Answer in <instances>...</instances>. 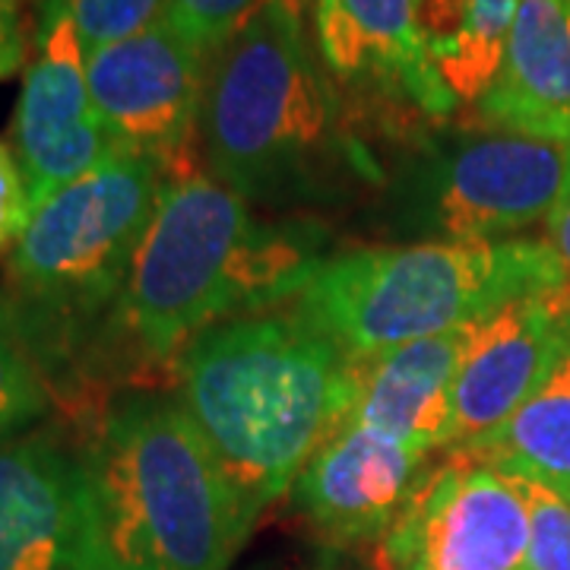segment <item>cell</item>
<instances>
[{
	"instance_id": "14",
	"label": "cell",
	"mask_w": 570,
	"mask_h": 570,
	"mask_svg": "<svg viewBox=\"0 0 570 570\" xmlns=\"http://www.w3.org/2000/svg\"><path fill=\"white\" fill-rule=\"evenodd\" d=\"M311 20L330 77L387 92L434 121L460 108L422 51L412 0H317Z\"/></svg>"
},
{
	"instance_id": "15",
	"label": "cell",
	"mask_w": 570,
	"mask_h": 570,
	"mask_svg": "<svg viewBox=\"0 0 570 570\" xmlns=\"http://www.w3.org/2000/svg\"><path fill=\"white\" fill-rule=\"evenodd\" d=\"M472 326L358 362V387L346 422L422 453H444L453 428V384L472 340Z\"/></svg>"
},
{
	"instance_id": "24",
	"label": "cell",
	"mask_w": 570,
	"mask_h": 570,
	"mask_svg": "<svg viewBox=\"0 0 570 570\" xmlns=\"http://www.w3.org/2000/svg\"><path fill=\"white\" fill-rule=\"evenodd\" d=\"M245 570H381L374 558H367L365 551L340 549V546H326V542H302V546H288V549L273 551L261 561L247 564Z\"/></svg>"
},
{
	"instance_id": "18",
	"label": "cell",
	"mask_w": 570,
	"mask_h": 570,
	"mask_svg": "<svg viewBox=\"0 0 570 570\" xmlns=\"http://www.w3.org/2000/svg\"><path fill=\"white\" fill-rule=\"evenodd\" d=\"M448 453V450H444ZM472 460L501 469L504 475L535 482L546 489L570 491V336L554 355L546 377L535 384L523 406L491 438L469 450Z\"/></svg>"
},
{
	"instance_id": "10",
	"label": "cell",
	"mask_w": 570,
	"mask_h": 570,
	"mask_svg": "<svg viewBox=\"0 0 570 570\" xmlns=\"http://www.w3.org/2000/svg\"><path fill=\"white\" fill-rule=\"evenodd\" d=\"M10 146L36 206L105 165L121 149L108 137L89 96L86 45L55 3H39L36 55L22 77Z\"/></svg>"
},
{
	"instance_id": "23",
	"label": "cell",
	"mask_w": 570,
	"mask_h": 570,
	"mask_svg": "<svg viewBox=\"0 0 570 570\" xmlns=\"http://www.w3.org/2000/svg\"><path fill=\"white\" fill-rule=\"evenodd\" d=\"M36 216V200L10 142L0 140V250H13Z\"/></svg>"
},
{
	"instance_id": "26",
	"label": "cell",
	"mask_w": 570,
	"mask_h": 570,
	"mask_svg": "<svg viewBox=\"0 0 570 570\" xmlns=\"http://www.w3.org/2000/svg\"><path fill=\"white\" fill-rule=\"evenodd\" d=\"M546 245L551 247V254L570 285V190L546 219Z\"/></svg>"
},
{
	"instance_id": "25",
	"label": "cell",
	"mask_w": 570,
	"mask_h": 570,
	"mask_svg": "<svg viewBox=\"0 0 570 570\" xmlns=\"http://www.w3.org/2000/svg\"><path fill=\"white\" fill-rule=\"evenodd\" d=\"M26 61V26L17 0H0V80L13 77Z\"/></svg>"
},
{
	"instance_id": "19",
	"label": "cell",
	"mask_w": 570,
	"mask_h": 570,
	"mask_svg": "<svg viewBox=\"0 0 570 570\" xmlns=\"http://www.w3.org/2000/svg\"><path fill=\"white\" fill-rule=\"evenodd\" d=\"M48 381L0 288V448L29 434L48 415Z\"/></svg>"
},
{
	"instance_id": "7",
	"label": "cell",
	"mask_w": 570,
	"mask_h": 570,
	"mask_svg": "<svg viewBox=\"0 0 570 570\" xmlns=\"http://www.w3.org/2000/svg\"><path fill=\"white\" fill-rule=\"evenodd\" d=\"M570 190V140L504 127L453 130L384 175L381 245L508 242L546 223Z\"/></svg>"
},
{
	"instance_id": "27",
	"label": "cell",
	"mask_w": 570,
	"mask_h": 570,
	"mask_svg": "<svg viewBox=\"0 0 570 570\" xmlns=\"http://www.w3.org/2000/svg\"><path fill=\"white\" fill-rule=\"evenodd\" d=\"M276 3H283L295 20L307 26V17H314V3H317V0H276Z\"/></svg>"
},
{
	"instance_id": "1",
	"label": "cell",
	"mask_w": 570,
	"mask_h": 570,
	"mask_svg": "<svg viewBox=\"0 0 570 570\" xmlns=\"http://www.w3.org/2000/svg\"><path fill=\"white\" fill-rule=\"evenodd\" d=\"M175 400L223 472L247 532L288 494L355 403L358 362L292 307L238 314L178 352Z\"/></svg>"
},
{
	"instance_id": "5",
	"label": "cell",
	"mask_w": 570,
	"mask_h": 570,
	"mask_svg": "<svg viewBox=\"0 0 570 570\" xmlns=\"http://www.w3.org/2000/svg\"><path fill=\"white\" fill-rule=\"evenodd\" d=\"M204 168L250 206L283 209L333 194L340 159L336 96L305 22L264 10L206 63Z\"/></svg>"
},
{
	"instance_id": "12",
	"label": "cell",
	"mask_w": 570,
	"mask_h": 570,
	"mask_svg": "<svg viewBox=\"0 0 570 570\" xmlns=\"http://www.w3.org/2000/svg\"><path fill=\"white\" fill-rule=\"evenodd\" d=\"M570 336V285L508 302L475 321L453 384L448 450H469L508 422Z\"/></svg>"
},
{
	"instance_id": "13",
	"label": "cell",
	"mask_w": 570,
	"mask_h": 570,
	"mask_svg": "<svg viewBox=\"0 0 570 570\" xmlns=\"http://www.w3.org/2000/svg\"><path fill=\"white\" fill-rule=\"evenodd\" d=\"M0 570H89L80 448L55 431L0 448Z\"/></svg>"
},
{
	"instance_id": "6",
	"label": "cell",
	"mask_w": 570,
	"mask_h": 570,
	"mask_svg": "<svg viewBox=\"0 0 570 570\" xmlns=\"http://www.w3.org/2000/svg\"><path fill=\"white\" fill-rule=\"evenodd\" d=\"M561 285L568 279L546 238L355 245L330 250L279 307L305 314L365 362Z\"/></svg>"
},
{
	"instance_id": "8",
	"label": "cell",
	"mask_w": 570,
	"mask_h": 570,
	"mask_svg": "<svg viewBox=\"0 0 570 570\" xmlns=\"http://www.w3.org/2000/svg\"><path fill=\"white\" fill-rule=\"evenodd\" d=\"M530 508L513 475L448 450L374 549L381 570H523Z\"/></svg>"
},
{
	"instance_id": "29",
	"label": "cell",
	"mask_w": 570,
	"mask_h": 570,
	"mask_svg": "<svg viewBox=\"0 0 570 570\" xmlns=\"http://www.w3.org/2000/svg\"><path fill=\"white\" fill-rule=\"evenodd\" d=\"M564 498H568V501H570V491H568V494H564Z\"/></svg>"
},
{
	"instance_id": "3",
	"label": "cell",
	"mask_w": 570,
	"mask_h": 570,
	"mask_svg": "<svg viewBox=\"0 0 570 570\" xmlns=\"http://www.w3.org/2000/svg\"><path fill=\"white\" fill-rule=\"evenodd\" d=\"M89 570H228L250 532L171 390L115 393L80 444Z\"/></svg>"
},
{
	"instance_id": "20",
	"label": "cell",
	"mask_w": 570,
	"mask_h": 570,
	"mask_svg": "<svg viewBox=\"0 0 570 570\" xmlns=\"http://www.w3.org/2000/svg\"><path fill=\"white\" fill-rule=\"evenodd\" d=\"M61 7L80 32L86 55L134 39L168 20V0H45Z\"/></svg>"
},
{
	"instance_id": "16",
	"label": "cell",
	"mask_w": 570,
	"mask_h": 570,
	"mask_svg": "<svg viewBox=\"0 0 570 570\" xmlns=\"http://www.w3.org/2000/svg\"><path fill=\"white\" fill-rule=\"evenodd\" d=\"M479 124L570 140V0H520Z\"/></svg>"
},
{
	"instance_id": "9",
	"label": "cell",
	"mask_w": 570,
	"mask_h": 570,
	"mask_svg": "<svg viewBox=\"0 0 570 570\" xmlns=\"http://www.w3.org/2000/svg\"><path fill=\"white\" fill-rule=\"evenodd\" d=\"M206 63L168 20L86 55L89 96L115 146L168 171L187 165L200 134Z\"/></svg>"
},
{
	"instance_id": "22",
	"label": "cell",
	"mask_w": 570,
	"mask_h": 570,
	"mask_svg": "<svg viewBox=\"0 0 570 570\" xmlns=\"http://www.w3.org/2000/svg\"><path fill=\"white\" fill-rule=\"evenodd\" d=\"M517 482L530 508V549L523 570H570V501L546 485Z\"/></svg>"
},
{
	"instance_id": "17",
	"label": "cell",
	"mask_w": 570,
	"mask_h": 570,
	"mask_svg": "<svg viewBox=\"0 0 570 570\" xmlns=\"http://www.w3.org/2000/svg\"><path fill=\"white\" fill-rule=\"evenodd\" d=\"M431 70L460 108H475L501 70L520 0H412Z\"/></svg>"
},
{
	"instance_id": "11",
	"label": "cell",
	"mask_w": 570,
	"mask_h": 570,
	"mask_svg": "<svg viewBox=\"0 0 570 570\" xmlns=\"http://www.w3.org/2000/svg\"><path fill=\"white\" fill-rule=\"evenodd\" d=\"M431 466V453L343 422L295 475L288 508L317 542L377 549Z\"/></svg>"
},
{
	"instance_id": "2",
	"label": "cell",
	"mask_w": 570,
	"mask_h": 570,
	"mask_svg": "<svg viewBox=\"0 0 570 570\" xmlns=\"http://www.w3.org/2000/svg\"><path fill=\"white\" fill-rule=\"evenodd\" d=\"M324 242L326 232L311 219H257L245 197L206 168L168 171L99 367H171L197 333L285 305L326 257Z\"/></svg>"
},
{
	"instance_id": "28",
	"label": "cell",
	"mask_w": 570,
	"mask_h": 570,
	"mask_svg": "<svg viewBox=\"0 0 570 570\" xmlns=\"http://www.w3.org/2000/svg\"><path fill=\"white\" fill-rule=\"evenodd\" d=\"M17 3H20V7H22V3H32V0H17ZM39 3H41V0H39Z\"/></svg>"
},
{
	"instance_id": "4",
	"label": "cell",
	"mask_w": 570,
	"mask_h": 570,
	"mask_svg": "<svg viewBox=\"0 0 570 570\" xmlns=\"http://www.w3.org/2000/svg\"><path fill=\"white\" fill-rule=\"evenodd\" d=\"M168 168L118 153L36 206L10 250L3 295L36 352L48 390H77L102 362L142 232Z\"/></svg>"
},
{
	"instance_id": "21",
	"label": "cell",
	"mask_w": 570,
	"mask_h": 570,
	"mask_svg": "<svg viewBox=\"0 0 570 570\" xmlns=\"http://www.w3.org/2000/svg\"><path fill=\"white\" fill-rule=\"evenodd\" d=\"M266 0H168V22L213 58L264 10Z\"/></svg>"
}]
</instances>
